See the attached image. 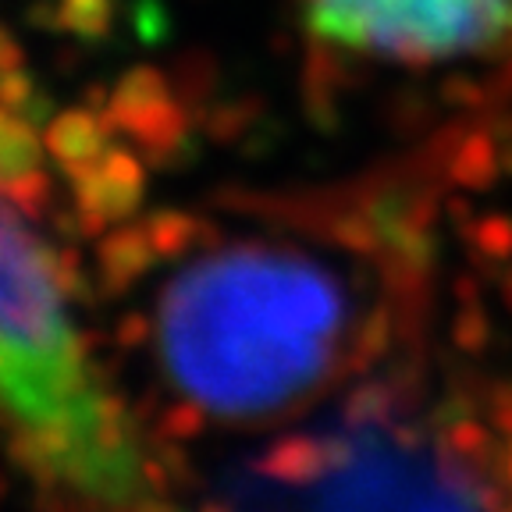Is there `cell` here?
Wrapping results in <instances>:
<instances>
[{
	"label": "cell",
	"instance_id": "cell-1",
	"mask_svg": "<svg viewBox=\"0 0 512 512\" xmlns=\"http://www.w3.org/2000/svg\"><path fill=\"white\" fill-rule=\"evenodd\" d=\"M128 313L171 392L221 420L317 399L420 313L424 228L392 192L164 217L125 256Z\"/></svg>",
	"mask_w": 512,
	"mask_h": 512
},
{
	"label": "cell",
	"instance_id": "cell-2",
	"mask_svg": "<svg viewBox=\"0 0 512 512\" xmlns=\"http://www.w3.org/2000/svg\"><path fill=\"white\" fill-rule=\"evenodd\" d=\"M4 427L50 512H168V473L82 320L72 260L50 232V175L29 89L4 86Z\"/></svg>",
	"mask_w": 512,
	"mask_h": 512
},
{
	"label": "cell",
	"instance_id": "cell-3",
	"mask_svg": "<svg viewBox=\"0 0 512 512\" xmlns=\"http://www.w3.org/2000/svg\"><path fill=\"white\" fill-rule=\"evenodd\" d=\"M310 50L360 72L434 75L512 57V0H292Z\"/></svg>",
	"mask_w": 512,
	"mask_h": 512
},
{
	"label": "cell",
	"instance_id": "cell-4",
	"mask_svg": "<svg viewBox=\"0 0 512 512\" xmlns=\"http://www.w3.org/2000/svg\"><path fill=\"white\" fill-rule=\"evenodd\" d=\"M505 477H509V512H512V448H509V459H505Z\"/></svg>",
	"mask_w": 512,
	"mask_h": 512
}]
</instances>
